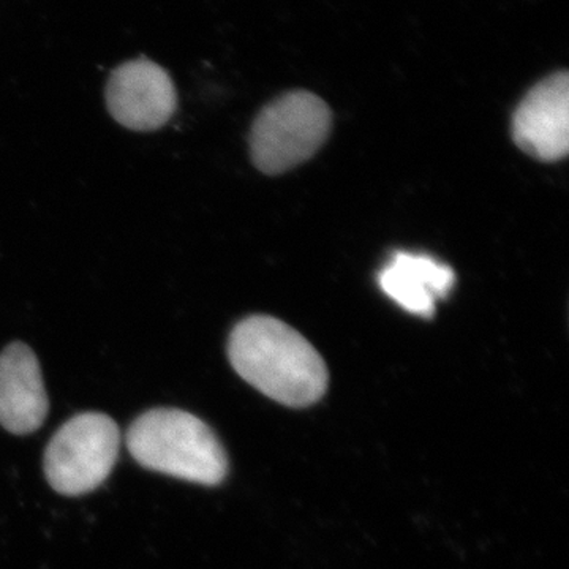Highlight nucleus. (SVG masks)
<instances>
[{"mask_svg": "<svg viewBox=\"0 0 569 569\" xmlns=\"http://www.w3.org/2000/svg\"><path fill=\"white\" fill-rule=\"evenodd\" d=\"M228 358L238 376L282 406H312L328 389V369L309 340L268 316L246 318L228 340Z\"/></svg>", "mask_w": 569, "mask_h": 569, "instance_id": "1", "label": "nucleus"}, {"mask_svg": "<svg viewBox=\"0 0 569 569\" xmlns=\"http://www.w3.org/2000/svg\"><path fill=\"white\" fill-rule=\"evenodd\" d=\"M127 448L148 470L201 486L227 478L228 458L211 427L178 408H153L127 430Z\"/></svg>", "mask_w": 569, "mask_h": 569, "instance_id": "2", "label": "nucleus"}, {"mask_svg": "<svg viewBox=\"0 0 569 569\" xmlns=\"http://www.w3.org/2000/svg\"><path fill=\"white\" fill-rule=\"evenodd\" d=\"M328 104L307 91L284 93L254 119L250 156L264 174H282L316 156L331 132Z\"/></svg>", "mask_w": 569, "mask_h": 569, "instance_id": "3", "label": "nucleus"}, {"mask_svg": "<svg viewBox=\"0 0 569 569\" xmlns=\"http://www.w3.org/2000/svg\"><path fill=\"white\" fill-rule=\"evenodd\" d=\"M119 449L121 430L108 415H77L51 438L44 451V475L56 492L84 496L110 477Z\"/></svg>", "mask_w": 569, "mask_h": 569, "instance_id": "4", "label": "nucleus"}, {"mask_svg": "<svg viewBox=\"0 0 569 569\" xmlns=\"http://www.w3.org/2000/svg\"><path fill=\"white\" fill-rule=\"evenodd\" d=\"M108 111L134 132H153L173 118L178 93L168 71L146 58L123 62L108 80Z\"/></svg>", "mask_w": 569, "mask_h": 569, "instance_id": "5", "label": "nucleus"}, {"mask_svg": "<svg viewBox=\"0 0 569 569\" xmlns=\"http://www.w3.org/2000/svg\"><path fill=\"white\" fill-rule=\"evenodd\" d=\"M512 138L523 152L542 162H557L567 157L568 71L550 74L523 97L512 118Z\"/></svg>", "mask_w": 569, "mask_h": 569, "instance_id": "6", "label": "nucleus"}, {"mask_svg": "<svg viewBox=\"0 0 569 569\" xmlns=\"http://www.w3.org/2000/svg\"><path fill=\"white\" fill-rule=\"evenodd\" d=\"M50 411L39 359L21 342L0 353V426L14 436H28L43 426Z\"/></svg>", "mask_w": 569, "mask_h": 569, "instance_id": "7", "label": "nucleus"}, {"mask_svg": "<svg viewBox=\"0 0 569 569\" xmlns=\"http://www.w3.org/2000/svg\"><path fill=\"white\" fill-rule=\"evenodd\" d=\"M455 283L451 266L422 253L397 252L378 274V284L389 299L422 318L433 317L437 302L451 293Z\"/></svg>", "mask_w": 569, "mask_h": 569, "instance_id": "8", "label": "nucleus"}]
</instances>
